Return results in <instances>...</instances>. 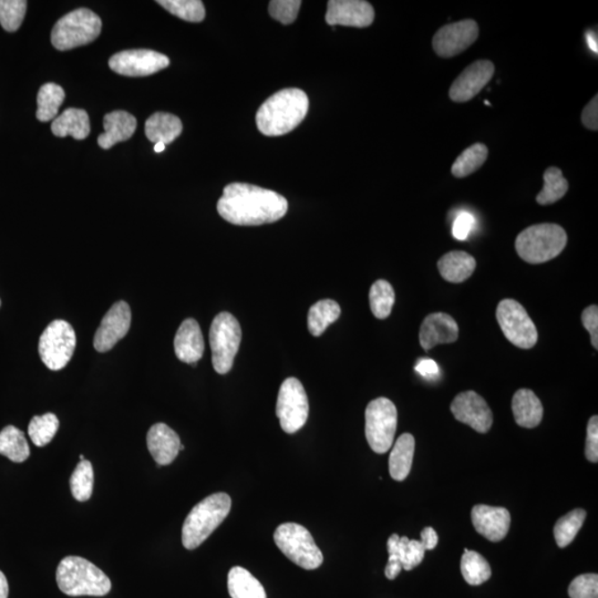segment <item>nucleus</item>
I'll return each instance as SVG.
<instances>
[{"instance_id":"37998d69","label":"nucleus","mask_w":598,"mask_h":598,"mask_svg":"<svg viewBox=\"0 0 598 598\" xmlns=\"http://www.w3.org/2000/svg\"><path fill=\"white\" fill-rule=\"evenodd\" d=\"M300 0H273L268 7L272 18L282 25H290L298 18Z\"/></svg>"},{"instance_id":"a878e982","label":"nucleus","mask_w":598,"mask_h":598,"mask_svg":"<svg viewBox=\"0 0 598 598\" xmlns=\"http://www.w3.org/2000/svg\"><path fill=\"white\" fill-rule=\"evenodd\" d=\"M51 131L56 136H73L75 140L86 139L91 134V121L88 113L70 108L56 117L51 124Z\"/></svg>"},{"instance_id":"6ab92c4d","label":"nucleus","mask_w":598,"mask_h":598,"mask_svg":"<svg viewBox=\"0 0 598 598\" xmlns=\"http://www.w3.org/2000/svg\"><path fill=\"white\" fill-rule=\"evenodd\" d=\"M474 529L491 542H500L508 533L511 515L506 507L478 505L471 512Z\"/></svg>"},{"instance_id":"423d86ee","label":"nucleus","mask_w":598,"mask_h":598,"mask_svg":"<svg viewBox=\"0 0 598 598\" xmlns=\"http://www.w3.org/2000/svg\"><path fill=\"white\" fill-rule=\"evenodd\" d=\"M102 22L91 9L79 8L56 22L51 42L56 49L65 51L91 44L100 35Z\"/></svg>"},{"instance_id":"9b49d317","label":"nucleus","mask_w":598,"mask_h":598,"mask_svg":"<svg viewBox=\"0 0 598 598\" xmlns=\"http://www.w3.org/2000/svg\"><path fill=\"white\" fill-rule=\"evenodd\" d=\"M497 319L503 335L513 345L522 350H530L538 342V329L519 301L502 300L498 306Z\"/></svg>"},{"instance_id":"2eb2a0df","label":"nucleus","mask_w":598,"mask_h":598,"mask_svg":"<svg viewBox=\"0 0 598 598\" xmlns=\"http://www.w3.org/2000/svg\"><path fill=\"white\" fill-rule=\"evenodd\" d=\"M131 326V309L126 301H117L102 318L96 335L93 346L99 352H107L117 345Z\"/></svg>"},{"instance_id":"a211bd4d","label":"nucleus","mask_w":598,"mask_h":598,"mask_svg":"<svg viewBox=\"0 0 598 598\" xmlns=\"http://www.w3.org/2000/svg\"><path fill=\"white\" fill-rule=\"evenodd\" d=\"M375 21V9L365 0H331L326 22L329 26L369 27Z\"/></svg>"},{"instance_id":"f03ea898","label":"nucleus","mask_w":598,"mask_h":598,"mask_svg":"<svg viewBox=\"0 0 598 598\" xmlns=\"http://www.w3.org/2000/svg\"><path fill=\"white\" fill-rule=\"evenodd\" d=\"M309 109L308 94L298 88L273 94L256 113V125L266 136L290 134L303 122Z\"/></svg>"},{"instance_id":"c9c22d12","label":"nucleus","mask_w":598,"mask_h":598,"mask_svg":"<svg viewBox=\"0 0 598 598\" xmlns=\"http://www.w3.org/2000/svg\"><path fill=\"white\" fill-rule=\"evenodd\" d=\"M544 186L542 191L536 196V202L541 205L553 204L562 199L568 190V182L563 177L561 169L550 167L546 169L544 176Z\"/></svg>"},{"instance_id":"de8ad7c7","label":"nucleus","mask_w":598,"mask_h":598,"mask_svg":"<svg viewBox=\"0 0 598 598\" xmlns=\"http://www.w3.org/2000/svg\"><path fill=\"white\" fill-rule=\"evenodd\" d=\"M583 326L591 334L592 345L598 348V308L596 305L584 309L582 314Z\"/></svg>"},{"instance_id":"7c9ffc66","label":"nucleus","mask_w":598,"mask_h":598,"mask_svg":"<svg viewBox=\"0 0 598 598\" xmlns=\"http://www.w3.org/2000/svg\"><path fill=\"white\" fill-rule=\"evenodd\" d=\"M341 316V306L335 300L323 299L310 308L308 323V331L315 337L323 335L329 325Z\"/></svg>"},{"instance_id":"8fccbe9b","label":"nucleus","mask_w":598,"mask_h":598,"mask_svg":"<svg viewBox=\"0 0 598 598\" xmlns=\"http://www.w3.org/2000/svg\"><path fill=\"white\" fill-rule=\"evenodd\" d=\"M414 369L419 375L425 377L427 379H435L436 377L439 376V367L435 360H429V358L419 360Z\"/></svg>"},{"instance_id":"dca6fc26","label":"nucleus","mask_w":598,"mask_h":598,"mask_svg":"<svg viewBox=\"0 0 598 598\" xmlns=\"http://www.w3.org/2000/svg\"><path fill=\"white\" fill-rule=\"evenodd\" d=\"M451 412L456 420L468 425L479 433L491 429L493 413L486 400L475 392L461 393L451 403Z\"/></svg>"},{"instance_id":"c756f323","label":"nucleus","mask_w":598,"mask_h":598,"mask_svg":"<svg viewBox=\"0 0 598 598\" xmlns=\"http://www.w3.org/2000/svg\"><path fill=\"white\" fill-rule=\"evenodd\" d=\"M228 588L232 598H267L261 582L241 567L230 569Z\"/></svg>"},{"instance_id":"72a5a7b5","label":"nucleus","mask_w":598,"mask_h":598,"mask_svg":"<svg viewBox=\"0 0 598 598\" xmlns=\"http://www.w3.org/2000/svg\"><path fill=\"white\" fill-rule=\"evenodd\" d=\"M460 565L461 573L470 585H481L491 577V568L487 559L474 550L465 549Z\"/></svg>"},{"instance_id":"ddd939ff","label":"nucleus","mask_w":598,"mask_h":598,"mask_svg":"<svg viewBox=\"0 0 598 598\" xmlns=\"http://www.w3.org/2000/svg\"><path fill=\"white\" fill-rule=\"evenodd\" d=\"M478 37L479 26L472 19L448 23L433 36V50L442 58H452L467 50Z\"/></svg>"},{"instance_id":"0eeeda50","label":"nucleus","mask_w":598,"mask_h":598,"mask_svg":"<svg viewBox=\"0 0 598 598\" xmlns=\"http://www.w3.org/2000/svg\"><path fill=\"white\" fill-rule=\"evenodd\" d=\"M274 541L281 552L301 568L312 571L324 562L322 550L303 525L290 522L280 525L275 531Z\"/></svg>"},{"instance_id":"393cba45","label":"nucleus","mask_w":598,"mask_h":598,"mask_svg":"<svg viewBox=\"0 0 598 598\" xmlns=\"http://www.w3.org/2000/svg\"><path fill=\"white\" fill-rule=\"evenodd\" d=\"M182 122L171 113L157 112L145 122V135L151 143H172L182 134Z\"/></svg>"},{"instance_id":"1a4fd4ad","label":"nucleus","mask_w":598,"mask_h":598,"mask_svg":"<svg viewBox=\"0 0 598 598\" xmlns=\"http://www.w3.org/2000/svg\"><path fill=\"white\" fill-rule=\"evenodd\" d=\"M398 412L392 400L377 398L366 409V438L376 454L392 448L397 431Z\"/></svg>"},{"instance_id":"7ed1b4c3","label":"nucleus","mask_w":598,"mask_h":598,"mask_svg":"<svg viewBox=\"0 0 598 598\" xmlns=\"http://www.w3.org/2000/svg\"><path fill=\"white\" fill-rule=\"evenodd\" d=\"M56 584L68 596H106L111 591V581L100 568L80 557L61 559L56 568Z\"/></svg>"},{"instance_id":"79ce46f5","label":"nucleus","mask_w":598,"mask_h":598,"mask_svg":"<svg viewBox=\"0 0 598 598\" xmlns=\"http://www.w3.org/2000/svg\"><path fill=\"white\" fill-rule=\"evenodd\" d=\"M26 11L25 0H0V25L9 32L18 30L25 18Z\"/></svg>"},{"instance_id":"5fc2aeb1","label":"nucleus","mask_w":598,"mask_h":598,"mask_svg":"<svg viewBox=\"0 0 598 598\" xmlns=\"http://www.w3.org/2000/svg\"><path fill=\"white\" fill-rule=\"evenodd\" d=\"M587 44L590 46V48L597 54V35L596 32H587L586 34Z\"/></svg>"},{"instance_id":"39448f33","label":"nucleus","mask_w":598,"mask_h":598,"mask_svg":"<svg viewBox=\"0 0 598 598\" xmlns=\"http://www.w3.org/2000/svg\"><path fill=\"white\" fill-rule=\"evenodd\" d=\"M568 244V235L557 224L532 225L516 238V248L522 260L530 264H542L553 260Z\"/></svg>"},{"instance_id":"13d9d810","label":"nucleus","mask_w":598,"mask_h":598,"mask_svg":"<svg viewBox=\"0 0 598 598\" xmlns=\"http://www.w3.org/2000/svg\"><path fill=\"white\" fill-rule=\"evenodd\" d=\"M0 304H2V301H0Z\"/></svg>"},{"instance_id":"4be33fe9","label":"nucleus","mask_w":598,"mask_h":598,"mask_svg":"<svg viewBox=\"0 0 598 598\" xmlns=\"http://www.w3.org/2000/svg\"><path fill=\"white\" fill-rule=\"evenodd\" d=\"M147 444L155 463L159 465H169L180 452L181 440L178 433L166 423H155L148 432Z\"/></svg>"},{"instance_id":"3c124183","label":"nucleus","mask_w":598,"mask_h":598,"mask_svg":"<svg viewBox=\"0 0 598 598\" xmlns=\"http://www.w3.org/2000/svg\"><path fill=\"white\" fill-rule=\"evenodd\" d=\"M438 534L432 527H426L421 532V543L425 546L426 550L436 549L438 545Z\"/></svg>"},{"instance_id":"ea45409f","label":"nucleus","mask_w":598,"mask_h":598,"mask_svg":"<svg viewBox=\"0 0 598 598\" xmlns=\"http://www.w3.org/2000/svg\"><path fill=\"white\" fill-rule=\"evenodd\" d=\"M59 429V420L54 413L36 416L31 419L28 427V435L37 446H45L54 439Z\"/></svg>"},{"instance_id":"9d476101","label":"nucleus","mask_w":598,"mask_h":598,"mask_svg":"<svg viewBox=\"0 0 598 598\" xmlns=\"http://www.w3.org/2000/svg\"><path fill=\"white\" fill-rule=\"evenodd\" d=\"M77 346L72 325L56 319L48 325L39 339V356L50 370L64 369L69 364Z\"/></svg>"},{"instance_id":"f257e3e1","label":"nucleus","mask_w":598,"mask_h":598,"mask_svg":"<svg viewBox=\"0 0 598 598\" xmlns=\"http://www.w3.org/2000/svg\"><path fill=\"white\" fill-rule=\"evenodd\" d=\"M289 211L284 196L247 183H232L225 186L218 202V212L229 223L239 226H258L277 222Z\"/></svg>"},{"instance_id":"412c9836","label":"nucleus","mask_w":598,"mask_h":598,"mask_svg":"<svg viewBox=\"0 0 598 598\" xmlns=\"http://www.w3.org/2000/svg\"><path fill=\"white\" fill-rule=\"evenodd\" d=\"M174 351L178 360L192 366H196L204 356V338L195 319H186L178 327L174 338Z\"/></svg>"},{"instance_id":"4d7b16f0","label":"nucleus","mask_w":598,"mask_h":598,"mask_svg":"<svg viewBox=\"0 0 598 598\" xmlns=\"http://www.w3.org/2000/svg\"><path fill=\"white\" fill-rule=\"evenodd\" d=\"M80 460H84L83 455H80Z\"/></svg>"},{"instance_id":"a19ab883","label":"nucleus","mask_w":598,"mask_h":598,"mask_svg":"<svg viewBox=\"0 0 598 598\" xmlns=\"http://www.w3.org/2000/svg\"><path fill=\"white\" fill-rule=\"evenodd\" d=\"M157 3L183 21L200 22L205 18L204 4L200 0H159Z\"/></svg>"},{"instance_id":"aec40b11","label":"nucleus","mask_w":598,"mask_h":598,"mask_svg":"<svg viewBox=\"0 0 598 598\" xmlns=\"http://www.w3.org/2000/svg\"><path fill=\"white\" fill-rule=\"evenodd\" d=\"M459 337V326L448 314H430L423 320L419 339L425 351H430L437 345L452 343Z\"/></svg>"},{"instance_id":"6e6552de","label":"nucleus","mask_w":598,"mask_h":598,"mask_svg":"<svg viewBox=\"0 0 598 598\" xmlns=\"http://www.w3.org/2000/svg\"><path fill=\"white\" fill-rule=\"evenodd\" d=\"M241 341L242 328L232 314L221 313L213 319L210 329V345L216 373L225 375L232 369Z\"/></svg>"},{"instance_id":"864d4df0","label":"nucleus","mask_w":598,"mask_h":598,"mask_svg":"<svg viewBox=\"0 0 598 598\" xmlns=\"http://www.w3.org/2000/svg\"><path fill=\"white\" fill-rule=\"evenodd\" d=\"M9 586L8 581L4 574L0 571V598H8Z\"/></svg>"},{"instance_id":"5701e85b","label":"nucleus","mask_w":598,"mask_h":598,"mask_svg":"<svg viewBox=\"0 0 598 598\" xmlns=\"http://www.w3.org/2000/svg\"><path fill=\"white\" fill-rule=\"evenodd\" d=\"M105 134L99 135L98 144L102 149L109 150L113 145L129 140L134 134L136 119L129 112L113 111L103 119Z\"/></svg>"},{"instance_id":"4468645a","label":"nucleus","mask_w":598,"mask_h":598,"mask_svg":"<svg viewBox=\"0 0 598 598\" xmlns=\"http://www.w3.org/2000/svg\"><path fill=\"white\" fill-rule=\"evenodd\" d=\"M169 65L166 55L147 49L121 51L109 60L111 70L126 77H145L161 72Z\"/></svg>"},{"instance_id":"f704fd0d","label":"nucleus","mask_w":598,"mask_h":598,"mask_svg":"<svg viewBox=\"0 0 598 598\" xmlns=\"http://www.w3.org/2000/svg\"><path fill=\"white\" fill-rule=\"evenodd\" d=\"M489 150L487 145L475 143L465 149L455 163L452 164L451 172L455 178H465L478 171L484 162L487 161Z\"/></svg>"},{"instance_id":"6e6d98bb","label":"nucleus","mask_w":598,"mask_h":598,"mask_svg":"<svg viewBox=\"0 0 598 598\" xmlns=\"http://www.w3.org/2000/svg\"><path fill=\"white\" fill-rule=\"evenodd\" d=\"M166 150V144H163L161 143H155L154 145V151L157 153H161L163 151Z\"/></svg>"},{"instance_id":"603ef678","label":"nucleus","mask_w":598,"mask_h":598,"mask_svg":"<svg viewBox=\"0 0 598 598\" xmlns=\"http://www.w3.org/2000/svg\"><path fill=\"white\" fill-rule=\"evenodd\" d=\"M403 565L399 561H394V559H388L387 567H386L385 574L386 577L388 580H394L402 572Z\"/></svg>"},{"instance_id":"09e8293b","label":"nucleus","mask_w":598,"mask_h":598,"mask_svg":"<svg viewBox=\"0 0 598 598\" xmlns=\"http://www.w3.org/2000/svg\"><path fill=\"white\" fill-rule=\"evenodd\" d=\"M582 122L587 129L593 131L598 130V96L593 98L591 102L584 108Z\"/></svg>"},{"instance_id":"f8f14e48","label":"nucleus","mask_w":598,"mask_h":598,"mask_svg":"<svg viewBox=\"0 0 598 598\" xmlns=\"http://www.w3.org/2000/svg\"><path fill=\"white\" fill-rule=\"evenodd\" d=\"M309 413V403L303 385L290 377L282 384L276 403V416L282 429L290 435L305 426Z\"/></svg>"},{"instance_id":"c85d7f7f","label":"nucleus","mask_w":598,"mask_h":598,"mask_svg":"<svg viewBox=\"0 0 598 598\" xmlns=\"http://www.w3.org/2000/svg\"><path fill=\"white\" fill-rule=\"evenodd\" d=\"M414 438L411 433H403L395 441L389 456V472L395 481H403L411 473L414 455Z\"/></svg>"},{"instance_id":"e433bc0d","label":"nucleus","mask_w":598,"mask_h":598,"mask_svg":"<svg viewBox=\"0 0 598 598\" xmlns=\"http://www.w3.org/2000/svg\"><path fill=\"white\" fill-rule=\"evenodd\" d=\"M394 290L390 282L379 280L371 286L369 301L371 312L378 319H386L390 316L394 304Z\"/></svg>"},{"instance_id":"a18cd8bd","label":"nucleus","mask_w":598,"mask_h":598,"mask_svg":"<svg viewBox=\"0 0 598 598\" xmlns=\"http://www.w3.org/2000/svg\"><path fill=\"white\" fill-rule=\"evenodd\" d=\"M475 226L474 216L469 212H461L456 216L454 224H452V235L459 241H464L469 238Z\"/></svg>"},{"instance_id":"bb28decb","label":"nucleus","mask_w":598,"mask_h":598,"mask_svg":"<svg viewBox=\"0 0 598 598\" xmlns=\"http://www.w3.org/2000/svg\"><path fill=\"white\" fill-rule=\"evenodd\" d=\"M477 267L474 257L467 252L454 251L446 253L438 262V268L446 282H464L467 281Z\"/></svg>"},{"instance_id":"58836bf2","label":"nucleus","mask_w":598,"mask_h":598,"mask_svg":"<svg viewBox=\"0 0 598 598\" xmlns=\"http://www.w3.org/2000/svg\"><path fill=\"white\" fill-rule=\"evenodd\" d=\"M94 474L91 463L80 461L70 478L73 497L79 502H86L92 496Z\"/></svg>"},{"instance_id":"4c0bfd02","label":"nucleus","mask_w":598,"mask_h":598,"mask_svg":"<svg viewBox=\"0 0 598 598\" xmlns=\"http://www.w3.org/2000/svg\"><path fill=\"white\" fill-rule=\"evenodd\" d=\"M585 519L586 512L582 508H576V510L568 513L567 516L557 522L554 527V536L559 548H567L573 542Z\"/></svg>"},{"instance_id":"20e7f679","label":"nucleus","mask_w":598,"mask_h":598,"mask_svg":"<svg viewBox=\"0 0 598 598\" xmlns=\"http://www.w3.org/2000/svg\"><path fill=\"white\" fill-rule=\"evenodd\" d=\"M232 507L229 494L214 493L197 503L182 527V543L186 550H195L222 524Z\"/></svg>"},{"instance_id":"49530a36","label":"nucleus","mask_w":598,"mask_h":598,"mask_svg":"<svg viewBox=\"0 0 598 598\" xmlns=\"http://www.w3.org/2000/svg\"><path fill=\"white\" fill-rule=\"evenodd\" d=\"M585 455L588 461L597 464L598 461V417L593 416L588 421Z\"/></svg>"},{"instance_id":"c03bdc74","label":"nucleus","mask_w":598,"mask_h":598,"mask_svg":"<svg viewBox=\"0 0 598 598\" xmlns=\"http://www.w3.org/2000/svg\"><path fill=\"white\" fill-rule=\"evenodd\" d=\"M571 598H598L597 574H583L577 576L568 587Z\"/></svg>"},{"instance_id":"f3484780","label":"nucleus","mask_w":598,"mask_h":598,"mask_svg":"<svg viewBox=\"0 0 598 598\" xmlns=\"http://www.w3.org/2000/svg\"><path fill=\"white\" fill-rule=\"evenodd\" d=\"M496 72L494 64L489 60H478L455 80L449 97L455 102H467L473 99L490 82Z\"/></svg>"},{"instance_id":"cd10ccee","label":"nucleus","mask_w":598,"mask_h":598,"mask_svg":"<svg viewBox=\"0 0 598 598\" xmlns=\"http://www.w3.org/2000/svg\"><path fill=\"white\" fill-rule=\"evenodd\" d=\"M389 557L397 558L406 571H412L425 559L426 549L421 541L393 534L388 540Z\"/></svg>"},{"instance_id":"2f4dec72","label":"nucleus","mask_w":598,"mask_h":598,"mask_svg":"<svg viewBox=\"0 0 598 598\" xmlns=\"http://www.w3.org/2000/svg\"><path fill=\"white\" fill-rule=\"evenodd\" d=\"M0 455L7 456L16 464L25 463L30 458V446L22 430L13 426H7L0 431Z\"/></svg>"},{"instance_id":"473e14b6","label":"nucleus","mask_w":598,"mask_h":598,"mask_svg":"<svg viewBox=\"0 0 598 598\" xmlns=\"http://www.w3.org/2000/svg\"><path fill=\"white\" fill-rule=\"evenodd\" d=\"M64 89L56 83H46L37 97V119L41 122L55 120L65 100Z\"/></svg>"},{"instance_id":"b1692460","label":"nucleus","mask_w":598,"mask_h":598,"mask_svg":"<svg viewBox=\"0 0 598 598\" xmlns=\"http://www.w3.org/2000/svg\"><path fill=\"white\" fill-rule=\"evenodd\" d=\"M512 412L520 427H538L543 419V406L541 400L530 389H520L513 395Z\"/></svg>"}]
</instances>
